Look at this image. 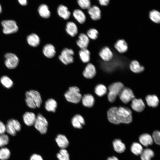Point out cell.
<instances>
[{
  "mask_svg": "<svg viewBox=\"0 0 160 160\" xmlns=\"http://www.w3.org/2000/svg\"><path fill=\"white\" fill-rule=\"evenodd\" d=\"M124 88L123 84L119 82H114L108 87L109 92L108 94V100L111 103H113L116 100V97L119 95Z\"/></svg>",
  "mask_w": 160,
  "mask_h": 160,
  "instance_id": "1",
  "label": "cell"
},
{
  "mask_svg": "<svg viewBox=\"0 0 160 160\" xmlns=\"http://www.w3.org/2000/svg\"><path fill=\"white\" fill-rule=\"evenodd\" d=\"M80 91L79 89L76 87H71L65 93L64 96L68 101L77 103L80 102L82 97Z\"/></svg>",
  "mask_w": 160,
  "mask_h": 160,
  "instance_id": "2",
  "label": "cell"
},
{
  "mask_svg": "<svg viewBox=\"0 0 160 160\" xmlns=\"http://www.w3.org/2000/svg\"><path fill=\"white\" fill-rule=\"evenodd\" d=\"M117 113L120 118V123L129 124L132 120V112L129 109L120 107L118 109Z\"/></svg>",
  "mask_w": 160,
  "mask_h": 160,
  "instance_id": "3",
  "label": "cell"
},
{
  "mask_svg": "<svg viewBox=\"0 0 160 160\" xmlns=\"http://www.w3.org/2000/svg\"><path fill=\"white\" fill-rule=\"evenodd\" d=\"M34 125L36 129L41 134H45L47 132L48 125V121L41 114H38Z\"/></svg>",
  "mask_w": 160,
  "mask_h": 160,
  "instance_id": "4",
  "label": "cell"
},
{
  "mask_svg": "<svg viewBox=\"0 0 160 160\" xmlns=\"http://www.w3.org/2000/svg\"><path fill=\"white\" fill-rule=\"evenodd\" d=\"M3 28V32L5 34H8L17 32L18 27L15 21L12 20L3 21L1 23Z\"/></svg>",
  "mask_w": 160,
  "mask_h": 160,
  "instance_id": "5",
  "label": "cell"
},
{
  "mask_svg": "<svg viewBox=\"0 0 160 160\" xmlns=\"http://www.w3.org/2000/svg\"><path fill=\"white\" fill-rule=\"evenodd\" d=\"M6 131L10 135L14 136L17 132L20 131L21 129V125L17 120L11 119L9 120L7 123Z\"/></svg>",
  "mask_w": 160,
  "mask_h": 160,
  "instance_id": "6",
  "label": "cell"
},
{
  "mask_svg": "<svg viewBox=\"0 0 160 160\" xmlns=\"http://www.w3.org/2000/svg\"><path fill=\"white\" fill-rule=\"evenodd\" d=\"M74 54V52L72 49L65 48L61 52L59 57V59L66 65L72 63L74 60L73 57Z\"/></svg>",
  "mask_w": 160,
  "mask_h": 160,
  "instance_id": "7",
  "label": "cell"
},
{
  "mask_svg": "<svg viewBox=\"0 0 160 160\" xmlns=\"http://www.w3.org/2000/svg\"><path fill=\"white\" fill-rule=\"evenodd\" d=\"M4 63L6 66L10 69L16 68L19 63L18 57L14 54L8 53L4 55Z\"/></svg>",
  "mask_w": 160,
  "mask_h": 160,
  "instance_id": "8",
  "label": "cell"
},
{
  "mask_svg": "<svg viewBox=\"0 0 160 160\" xmlns=\"http://www.w3.org/2000/svg\"><path fill=\"white\" fill-rule=\"evenodd\" d=\"M119 95L120 100L124 103H128L135 98L132 91L128 88H124Z\"/></svg>",
  "mask_w": 160,
  "mask_h": 160,
  "instance_id": "9",
  "label": "cell"
},
{
  "mask_svg": "<svg viewBox=\"0 0 160 160\" xmlns=\"http://www.w3.org/2000/svg\"><path fill=\"white\" fill-rule=\"evenodd\" d=\"M25 95H28L30 97L32 100L35 103L37 107H40L42 101L40 94L38 91L31 90L27 91Z\"/></svg>",
  "mask_w": 160,
  "mask_h": 160,
  "instance_id": "10",
  "label": "cell"
},
{
  "mask_svg": "<svg viewBox=\"0 0 160 160\" xmlns=\"http://www.w3.org/2000/svg\"><path fill=\"white\" fill-rule=\"evenodd\" d=\"M96 73V71L95 66L91 63H89L85 67L83 74L86 78L91 79L95 76Z\"/></svg>",
  "mask_w": 160,
  "mask_h": 160,
  "instance_id": "11",
  "label": "cell"
},
{
  "mask_svg": "<svg viewBox=\"0 0 160 160\" xmlns=\"http://www.w3.org/2000/svg\"><path fill=\"white\" fill-rule=\"evenodd\" d=\"M99 55L101 59L105 62L110 61L113 57L112 52L107 47L103 48L99 52Z\"/></svg>",
  "mask_w": 160,
  "mask_h": 160,
  "instance_id": "12",
  "label": "cell"
},
{
  "mask_svg": "<svg viewBox=\"0 0 160 160\" xmlns=\"http://www.w3.org/2000/svg\"><path fill=\"white\" fill-rule=\"evenodd\" d=\"M131 106L133 110L140 112L143 111L145 107V105L141 99L134 98L132 100Z\"/></svg>",
  "mask_w": 160,
  "mask_h": 160,
  "instance_id": "13",
  "label": "cell"
},
{
  "mask_svg": "<svg viewBox=\"0 0 160 160\" xmlns=\"http://www.w3.org/2000/svg\"><path fill=\"white\" fill-rule=\"evenodd\" d=\"M77 46L81 49H86L89 44V39L87 35L84 33L80 34L76 42Z\"/></svg>",
  "mask_w": 160,
  "mask_h": 160,
  "instance_id": "14",
  "label": "cell"
},
{
  "mask_svg": "<svg viewBox=\"0 0 160 160\" xmlns=\"http://www.w3.org/2000/svg\"><path fill=\"white\" fill-rule=\"evenodd\" d=\"M36 117L33 112H27L23 116V121L25 124L28 126H31L34 124Z\"/></svg>",
  "mask_w": 160,
  "mask_h": 160,
  "instance_id": "15",
  "label": "cell"
},
{
  "mask_svg": "<svg viewBox=\"0 0 160 160\" xmlns=\"http://www.w3.org/2000/svg\"><path fill=\"white\" fill-rule=\"evenodd\" d=\"M88 10L91 18L94 20H100L101 17V11L99 8L96 6L91 7Z\"/></svg>",
  "mask_w": 160,
  "mask_h": 160,
  "instance_id": "16",
  "label": "cell"
},
{
  "mask_svg": "<svg viewBox=\"0 0 160 160\" xmlns=\"http://www.w3.org/2000/svg\"><path fill=\"white\" fill-rule=\"evenodd\" d=\"M116 49L121 54L126 52L128 49V46L126 41L124 39L118 40L114 46Z\"/></svg>",
  "mask_w": 160,
  "mask_h": 160,
  "instance_id": "17",
  "label": "cell"
},
{
  "mask_svg": "<svg viewBox=\"0 0 160 160\" xmlns=\"http://www.w3.org/2000/svg\"><path fill=\"white\" fill-rule=\"evenodd\" d=\"M43 52L44 55L47 57L52 58L54 57L56 54L55 48L51 44H47L44 47Z\"/></svg>",
  "mask_w": 160,
  "mask_h": 160,
  "instance_id": "18",
  "label": "cell"
},
{
  "mask_svg": "<svg viewBox=\"0 0 160 160\" xmlns=\"http://www.w3.org/2000/svg\"><path fill=\"white\" fill-rule=\"evenodd\" d=\"M71 122L73 126L76 128L81 129L82 126L85 124L84 119L81 115L76 114L72 119Z\"/></svg>",
  "mask_w": 160,
  "mask_h": 160,
  "instance_id": "19",
  "label": "cell"
},
{
  "mask_svg": "<svg viewBox=\"0 0 160 160\" xmlns=\"http://www.w3.org/2000/svg\"><path fill=\"white\" fill-rule=\"evenodd\" d=\"M139 140L140 143L145 147L151 145L153 143L152 137L149 134L147 133L141 135L139 137Z\"/></svg>",
  "mask_w": 160,
  "mask_h": 160,
  "instance_id": "20",
  "label": "cell"
},
{
  "mask_svg": "<svg viewBox=\"0 0 160 160\" xmlns=\"http://www.w3.org/2000/svg\"><path fill=\"white\" fill-rule=\"evenodd\" d=\"M57 12L58 15L65 20L68 19L71 15V13L68 8L63 5H60L58 6Z\"/></svg>",
  "mask_w": 160,
  "mask_h": 160,
  "instance_id": "21",
  "label": "cell"
},
{
  "mask_svg": "<svg viewBox=\"0 0 160 160\" xmlns=\"http://www.w3.org/2000/svg\"><path fill=\"white\" fill-rule=\"evenodd\" d=\"M28 44L31 46L35 47L39 44L40 39L39 36L36 34L32 33L29 35L27 38Z\"/></svg>",
  "mask_w": 160,
  "mask_h": 160,
  "instance_id": "22",
  "label": "cell"
},
{
  "mask_svg": "<svg viewBox=\"0 0 160 160\" xmlns=\"http://www.w3.org/2000/svg\"><path fill=\"white\" fill-rule=\"evenodd\" d=\"M66 31L72 37L75 36L78 33V28L76 25L73 22H68L66 25Z\"/></svg>",
  "mask_w": 160,
  "mask_h": 160,
  "instance_id": "23",
  "label": "cell"
},
{
  "mask_svg": "<svg viewBox=\"0 0 160 160\" xmlns=\"http://www.w3.org/2000/svg\"><path fill=\"white\" fill-rule=\"evenodd\" d=\"M55 140L58 146L62 149H65L69 145L68 139L64 135H58L56 138Z\"/></svg>",
  "mask_w": 160,
  "mask_h": 160,
  "instance_id": "24",
  "label": "cell"
},
{
  "mask_svg": "<svg viewBox=\"0 0 160 160\" xmlns=\"http://www.w3.org/2000/svg\"><path fill=\"white\" fill-rule=\"evenodd\" d=\"M82 102L83 105L87 107H92L94 104L95 100L93 96L90 94H87L82 97Z\"/></svg>",
  "mask_w": 160,
  "mask_h": 160,
  "instance_id": "25",
  "label": "cell"
},
{
  "mask_svg": "<svg viewBox=\"0 0 160 160\" xmlns=\"http://www.w3.org/2000/svg\"><path fill=\"white\" fill-rule=\"evenodd\" d=\"M129 68L131 71L135 73H139L143 71L145 68L141 66L139 62L136 60H133L129 64Z\"/></svg>",
  "mask_w": 160,
  "mask_h": 160,
  "instance_id": "26",
  "label": "cell"
},
{
  "mask_svg": "<svg viewBox=\"0 0 160 160\" xmlns=\"http://www.w3.org/2000/svg\"><path fill=\"white\" fill-rule=\"evenodd\" d=\"M113 148L115 151L119 153L124 151L126 147L125 144L119 139L114 140L113 142Z\"/></svg>",
  "mask_w": 160,
  "mask_h": 160,
  "instance_id": "27",
  "label": "cell"
},
{
  "mask_svg": "<svg viewBox=\"0 0 160 160\" xmlns=\"http://www.w3.org/2000/svg\"><path fill=\"white\" fill-rule=\"evenodd\" d=\"M38 11L40 15L43 18H47L50 16V12L48 7L45 4L40 5L38 8Z\"/></svg>",
  "mask_w": 160,
  "mask_h": 160,
  "instance_id": "28",
  "label": "cell"
},
{
  "mask_svg": "<svg viewBox=\"0 0 160 160\" xmlns=\"http://www.w3.org/2000/svg\"><path fill=\"white\" fill-rule=\"evenodd\" d=\"M117 109V107H112L108 110L107 113L108 121L111 123L116 124H117L116 119V114Z\"/></svg>",
  "mask_w": 160,
  "mask_h": 160,
  "instance_id": "29",
  "label": "cell"
},
{
  "mask_svg": "<svg viewBox=\"0 0 160 160\" xmlns=\"http://www.w3.org/2000/svg\"><path fill=\"white\" fill-rule=\"evenodd\" d=\"M73 15L76 20L80 24L84 23L86 20L85 15L80 9L75 10L73 12Z\"/></svg>",
  "mask_w": 160,
  "mask_h": 160,
  "instance_id": "30",
  "label": "cell"
},
{
  "mask_svg": "<svg viewBox=\"0 0 160 160\" xmlns=\"http://www.w3.org/2000/svg\"><path fill=\"white\" fill-rule=\"evenodd\" d=\"M148 105L152 107L157 106L159 103V100L157 96L155 95H148L145 98Z\"/></svg>",
  "mask_w": 160,
  "mask_h": 160,
  "instance_id": "31",
  "label": "cell"
},
{
  "mask_svg": "<svg viewBox=\"0 0 160 160\" xmlns=\"http://www.w3.org/2000/svg\"><path fill=\"white\" fill-rule=\"evenodd\" d=\"M57 105L56 101L54 99L50 98L46 101L45 107L47 111L54 112L55 111Z\"/></svg>",
  "mask_w": 160,
  "mask_h": 160,
  "instance_id": "32",
  "label": "cell"
},
{
  "mask_svg": "<svg viewBox=\"0 0 160 160\" xmlns=\"http://www.w3.org/2000/svg\"><path fill=\"white\" fill-rule=\"evenodd\" d=\"M80 58L84 63L88 62L90 59V52L87 48L81 49L79 51Z\"/></svg>",
  "mask_w": 160,
  "mask_h": 160,
  "instance_id": "33",
  "label": "cell"
},
{
  "mask_svg": "<svg viewBox=\"0 0 160 160\" xmlns=\"http://www.w3.org/2000/svg\"><path fill=\"white\" fill-rule=\"evenodd\" d=\"M154 156V153L151 149L146 148L143 150L140 154L141 160H151Z\"/></svg>",
  "mask_w": 160,
  "mask_h": 160,
  "instance_id": "34",
  "label": "cell"
},
{
  "mask_svg": "<svg viewBox=\"0 0 160 160\" xmlns=\"http://www.w3.org/2000/svg\"><path fill=\"white\" fill-rule=\"evenodd\" d=\"M131 150L135 155L138 156L141 154L143 149L141 144L135 142L133 143L131 145Z\"/></svg>",
  "mask_w": 160,
  "mask_h": 160,
  "instance_id": "35",
  "label": "cell"
},
{
  "mask_svg": "<svg viewBox=\"0 0 160 160\" xmlns=\"http://www.w3.org/2000/svg\"><path fill=\"white\" fill-rule=\"evenodd\" d=\"M0 81L2 84L7 88H10L13 85V83L12 80L6 76H2Z\"/></svg>",
  "mask_w": 160,
  "mask_h": 160,
  "instance_id": "36",
  "label": "cell"
},
{
  "mask_svg": "<svg viewBox=\"0 0 160 160\" xmlns=\"http://www.w3.org/2000/svg\"><path fill=\"white\" fill-rule=\"evenodd\" d=\"M150 19L153 22L158 24L160 22V14L157 10H153L151 11L149 14Z\"/></svg>",
  "mask_w": 160,
  "mask_h": 160,
  "instance_id": "37",
  "label": "cell"
},
{
  "mask_svg": "<svg viewBox=\"0 0 160 160\" xmlns=\"http://www.w3.org/2000/svg\"><path fill=\"white\" fill-rule=\"evenodd\" d=\"M11 152L6 147H2L0 149V160H7L10 157Z\"/></svg>",
  "mask_w": 160,
  "mask_h": 160,
  "instance_id": "38",
  "label": "cell"
},
{
  "mask_svg": "<svg viewBox=\"0 0 160 160\" xmlns=\"http://www.w3.org/2000/svg\"><path fill=\"white\" fill-rule=\"evenodd\" d=\"M107 89L105 86L102 84L97 85L95 89V92L98 96L101 97L105 95L107 92Z\"/></svg>",
  "mask_w": 160,
  "mask_h": 160,
  "instance_id": "39",
  "label": "cell"
},
{
  "mask_svg": "<svg viewBox=\"0 0 160 160\" xmlns=\"http://www.w3.org/2000/svg\"><path fill=\"white\" fill-rule=\"evenodd\" d=\"M57 156L59 160H70L69 154L65 149L60 150Z\"/></svg>",
  "mask_w": 160,
  "mask_h": 160,
  "instance_id": "40",
  "label": "cell"
},
{
  "mask_svg": "<svg viewBox=\"0 0 160 160\" xmlns=\"http://www.w3.org/2000/svg\"><path fill=\"white\" fill-rule=\"evenodd\" d=\"M79 6L83 9H88L91 7L90 0H77Z\"/></svg>",
  "mask_w": 160,
  "mask_h": 160,
  "instance_id": "41",
  "label": "cell"
},
{
  "mask_svg": "<svg viewBox=\"0 0 160 160\" xmlns=\"http://www.w3.org/2000/svg\"><path fill=\"white\" fill-rule=\"evenodd\" d=\"M98 32L96 29L92 28L89 29L87 31V36L90 39L95 40L97 39L98 37Z\"/></svg>",
  "mask_w": 160,
  "mask_h": 160,
  "instance_id": "42",
  "label": "cell"
},
{
  "mask_svg": "<svg viewBox=\"0 0 160 160\" xmlns=\"http://www.w3.org/2000/svg\"><path fill=\"white\" fill-rule=\"evenodd\" d=\"M9 142L8 136L4 134H0V147H3L7 145Z\"/></svg>",
  "mask_w": 160,
  "mask_h": 160,
  "instance_id": "43",
  "label": "cell"
},
{
  "mask_svg": "<svg viewBox=\"0 0 160 160\" xmlns=\"http://www.w3.org/2000/svg\"><path fill=\"white\" fill-rule=\"evenodd\" d=\"M25 102L27 105L29 107L32 109H34L37 107L35 103L29 96L25 95Z\"/></svg>",
  "mask_w": 160,
  "mask_h": 160,
  "instance_id": "44",
  "label": "cell"
},
{
  "mask_svg": "<svg viewBox=\"0 0 160 160\" xmlns=\"http://www.w3.org/2000/svg\"><path fill=\"white\" fill-rule=\"evenodd\" d=\"M152 138L153 141L158 144L160 145V133L159 131H155L153 134Z\"/></svg>",
  "mask_w": 160,
  "mask_h": 160,
  "instance_id": "45",
  "label": "cell"
},
{
  "mask_svg": "<svg viewBox=\"0 0 160 160\" xmlns=\"http://www.w3.org/2000/svg\"><path fill=\"white\" fill-rule=\"evenodd\" d=\"M30 160H43V159L40 155L34 154L31 156Z\"/></svg>",
  "mask_w": 160,
  "mask_h": 160,
  "instance_id": "46",
  "label": "cell"
},
{
  "mask_svg": "<svg viewBox=\"0 0 160 160\" xmlns=\"http://www.w3.org/2000/svg\"><path fill=\"white\" fill-rule=\"evenodd\" d=\"M6 131V125L3 122L0 121V134H4Z\"/></svg>",
  "mask_w": 160,
  "mask_h": 160,
  "instance_id": "47",
  "label": "cell"
},
{
  "mask_svg": "<svg viewBox=\"0 0 160 160\" xmlns=\"http://www.w3.org/2000/svg\"><path fill=\"white\" fill-rule=\"evenodd\" d=\"M98 1L100 5L106 6L108 4L110 0H98Z\"/></svg>",
  "mask_w": 160,
  "mask_h": 160,
  "instance_id": "48",
  "label": "cell"
},
{
  "mask_svg": "<svg viewBox=\"0 0 160 160\" xmlns=\"http://www.w3.org/2000/svg\"><path fill=\"white\" fill-rule=\"evenodd\" d=\"M19 4L23 6H26L28 4L27 0H18Z\"/></svg>",
  "mask_w": 160,
  "mask_h": 160,
  "instance_id": "49",
  "label": "cell"
},
{
  "mask_svg": "<svg viewBox=\"0 0 160 160\" xmlns=\"http://www.w3.org/2000/svg\"><path fill=\"white\" fill-rule=\"evenodd\" d=\"M106 160H119L115 156L108 157Z\"/></svg>",
  "mask_w": 160,
  "mask_h": 160,
  "instance_id": "50",
  "label": "cell"
},
{
  "mask_svg": "<svg viewBox=\"0 0 160 160\" xmlns=\"http://www.w3.org/2000/svg\"><path fill=\"white\" fill-rule=\"evenodd\" d=\"M2 7H1V5L0 4V14L1 12H2Z\"/></svg>",
  "mask_w": 160,
  "mask_h": 160,
  "instance_id": "51",
  "label": "cell"
}]
</instances>
